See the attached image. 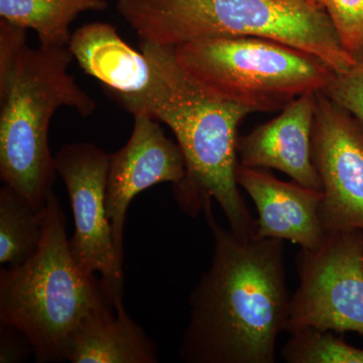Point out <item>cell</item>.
Wrapping results in <instances>:
<instances>
[{"mask_svg":"<svg viewBox=\"0 0 363 363\" xmlns=\"http://www.w3.org/2000/svg\"><path fill=\"white\" fill-rule=\"evenodd\" d=\"M212 238L209 269L189 297L179 355L189 363H274L291 296L284 240L240 238L203 210Z\"/></svg>","mask_w":363,"mask_h":363,"instance_id":"cell-1","label":"cell"},{"mask_svg":"<svg viewBox=\"0 0 363 363\" xmlns=\"http://www.w3.org/2000/svg\"><path fill=\"white\" fill-rule=\"evenodd\" d=\"M140 51L149 60V85L135 93L106 89L108 94L133 116L143 112L173 131L186 162L185 178L173 185L184 213L196 217L215 200L233 233L253 238L257 220L235 177L238 128L252 112L196 82L179 65L174 47L140 40Z\"/></svg>","mask_w":363,"mask_h":363,"instance_id":"cell-2","label":"cell"},{"mask_svg":"<svg viewBox=\"0 0 363 363\" xmlns=\"http://www.w3.org/2000/svg\"><path fill=\"white\" fill-rule=\"evenodd\" d=\"M68 47L32 48L26 28L0 18V177L35 209L52 192L57 169L49 126L60 107L82 117L96 102L68 73Z\"/></svg>","mask_w":363,"mask_h":363,"instance_id":"cell-3","label":"cell"},{"mask_svg":"<svg viewBox=\"0 0 363 363\" xmlns=\"http://www.w3.org/2000/svg\"><path fill=\"white\" fill-rule=\"evenodd\" d=\"M116 9L140 40L154 44L257 37L314 55L336 73L357 63L312 0H116Z\"/></svg>","mask_w":363,"mask_h":363,"instance_id":"cell-4","label":"cell"},{"mask_svg":"<svg viewBox=\"0 0 363 363\" xmlns=\"http://www.w3.org/2000/svg\"><path fill=\"white\" fill-rule=\"evenodd\" d=\"M43 210L39 250L20 266L0 271V323L26 336L35 362H62L72 334L86 315L111 301L101 279L86 274L74 259L65 213L54 192Z\"/></svg>","mask_w":363,"mask_h":363,"instance_id":"cell-5","label":"cell"},{"mask_svg":"<svg viewBox=\"0 0 363 363\" xmlns=\"http://www.w3.org/2000/svg\"><path fill=\"white\" fill-rule=\"evenodd\" d=\"M174 52L196 82L252 113L281 111L301 95L322 92L336 73L314 55L264 38H209Z\"/></svg>","mask_w":363,"mask_h":363,"instance_id":"cell-6","label":"cell"},{"mask_svg":"<svg viewBox=\"0 0 363 363\" xmlns=\"http://www.w3.org/2000/svg\"><path fill=\"white\" fill-rule=\"evenodd\" d=\"M300 278L291 296L286 331L315 328L363 336V231L328 233L297 255Z\"/></svg>","mask_w":363,"mask_h":363,"instance_id":"cell-7","label":"cell"},{"mask_svg":"<svg viewBox=\"0 0 363 363\" xmlns=\"http://www.w3.org/2000/svg\"><path fill=\"white\" fill-rule=\"evenodd\" d=\"M55 162L73 210L72 255L86 274L101 277L105 293L114 305L123 298V267L117 260L107 215L111 155L90 143H70L57 152Z\"/></svg>","mask_w":363,"mask_h":363,"instance_id":"cell-8","label":"cell"},{"mask_svg":"<svg viewBox=\"0 0 363 363\" xmlns=\"http://www.w3.org/2000/svg\"><path fill=\"white\" fill-rule=\"evenodd\" d=\"M312 159L321 179L325 233L363 231V124L323 92L317 94Z\"/></svg>","mask_w":363,"mask_h":363,"instance_id":"cell-9","label":"cell"},{"mask_svg":"<svg viewBox=\"0 0 363 363\" xmlns=\"http://www.w3.org/2000/svg\"><path fill=\"white\" fill-rule=\"evenodd\" d=\"M128 142L111 155L106 188L107 215L119 266L123 267L126 213L133 198L157 184H178L186 176V162L178 143L164 133L160 121L147 114H133Z\"/></svg>","mask_w":363,"mask_h":363,"instance_id":"cell-10","label":"cell"},{"mask_svg":"<svg viewBox=\"0 0 363 363\" xmlns=\"http://www.w3.org/2000/svg\"><path fill=\"white\" fill-rule=\"evenodd\" d=\"M318 92L301 95L279 116L257 126L238 142V164L248 168L274 169L294 182L322 190L312 159V133Z\"/></svg>","mask_w":363,"mask_h":363,"instance_id":"cell-11","label":"cell"},{"mask_svg":"<svg viewBox=\"0 0 363 363\" xmlns=\"http://www.w3.org/2000/svg\"><path fill=\"white\" fill-rule=\"evenodd\" d=\"M235 177L257 207V238L289 240L304 250L321 245L326 235L319 214L322 190L281 181L264 169L240 164Z\"/></svg>","mask_w":363,"mask_h":363,"instance_id":"cell-12","label":"cell"},{"mask_svg":"<svg viewBox=\"0 0 363 363\" xmlns=\"http://www.w3.org/2000/svg\"><path fill=\"white\" fill-rule=\"evenodd\" d=\"M72 363H156V344L126 312L123 298L86 315L72 334L66 353Z\"/></svg>","mask_w":363,"mask_h":363,"instance_id":"cell-13","label":"cell"},{"mask_svg":"<svg viewBox=\"0 0 363 363\" xmlns=\"http://www.w3.org/2000/svg\"><path fill=\"white\" fill-rule=\"evenodd\" d=\"M68 48L81 69L106 89L135 93L149 85L152 74L149 60L143 52L126 44L111 23L81 26L72 33Z\"/></svg>","mask_w":363,"mask_h":363,"instance_id":"cell-14","label":"cell"},{"mask_svg":"<svg viewBox=\"0 0 363 363\" xmlns=\"http://www.w3.org/2000/svg\"><path fill=\"white\" fill-rule=\"evenodd\" d=\"M107 6V0H0V18L32 28L42 47L66 48L71 23L79 14L104 11Z\"/></svg>","mask_w":363,"mask_h":363,"instance_id":"cell-15","label":"cell"},{"mask_svg":"<svg viewBox=\"0 0 363 363\" xmlns=\"http://www.w3.org/2000/svg\"><path fill=\"white\" fill-rule=\"evenodd\" d=\"M44 208V207H43ZM37 210L14 189L0 190V264L20 266L39 250L44 233V210Z\"/></svg>","mask_w":363,"mask_h":363,"instance_id":"cell-16","label":"cell"},{"mask_svg":"<svg viewBox=\"0 0 363 363\" xmlns=\"http://www.w3.org/2000/svg\"><path fill=\"white\" fill-rule=\"evenodd\" d=\"M281 355L288 363H363L362 348L350 345L329 331L315 328L291 333Z\"/></svg>","mask_w":363,"mask_h":363,"instance_id":"cell-17","label":"cell"},{"mask_svg":"<svg viewBox=\"0 0 363 363\" xmlns=\"http://www.w3.org/2000/svg\"><path fill=\"white\" fill-rule=\"evenodd\" d=\"M324 9L345 52L358 61L363 57V0H312Z\"/></svg>","mask_w":363,"mask_h":363,"instance_id":"cell-18","label":"cell"},{"mask_svg":"<svg viewBox=\"0 0 363 363\" xmlns=\"http://www.w3.org/2000/svg\"><path fill=\"white\" fill-rule=\"evenodd\" d=\"M322 92L363 124V57L348 70L335 73Z\"/></svg>","mask_w":363,"mask_h":363,"instance_id":"cell-19","label":"cell"},{"mask_svg":"<svg viewBox=\"0 0 363 363\" xmlns=\"http://www.w3.org/2000/svg\"><path fill=\"white\" fill-rule=\"evenodd\" d=\"M30 354L33 350L26 336L14 327L0 323V362H23Z\"/></svg>","mask_w":363,"mask_h":363,"instance_id":"cell-20","label":"cell"}]
</instances>
